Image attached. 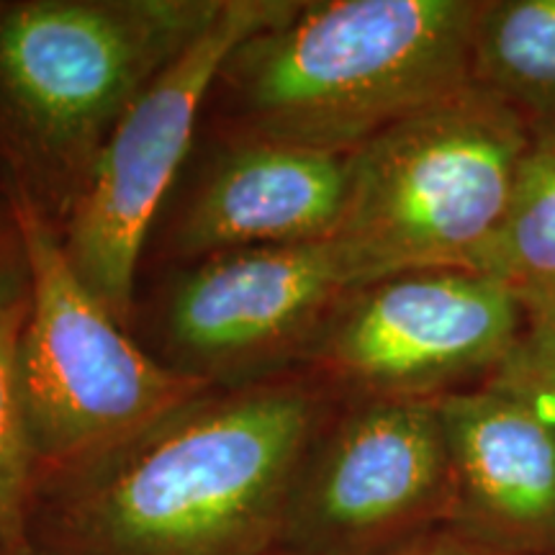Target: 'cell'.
Masks as SVG:
<instances>
[{
    "mask_svg": "<svg viewBox=\"0 0 555 555\" xmlns=\"http://www.w3.org/2000/svg\"><path fill=\"white\" fill-rule=\"evenodd\" d=\"M339 399L296 371L208 388L111 446L41 470L31 555H273L298 461Z\"/></svg>",
    "mask_w": 555,
    "mask_h": 555,
    "instance_id": "obj_1",
    "label": "cell"
},
{
    "mask_svg": "<svg viewBox=\"0 0 555 555\" xmlns=\"http://www.w3.org/2000/svg\"><path fill=\"white\" fill-rule=\"evenodd\" d=\"M481 0H294L208 90V137L350 155L466 90Z\"/></svg>",
    "mask_w": 555,
    "mask_h": 555,
    "instance_id": "obj_2",
    "label": "cell"
},
{
    "mask_svg": "<svg viewBox=\"0 0 555 555\" xmlns=\"http://www.w3.org/2000/svg\"><path fill=\"white\" fill-rule=\"evenodd\" d=\"M224 0H0V191L65 224L137 95Z\"/></svg>",
    "mask_w": 555,
    "mask_h": 555,
    "instance_id": "obj_3",
    "label": "cell"
},
{
    "mask_svg": "<svg viewBox=\"0 0 555 555\" xmlns=\"http://www.w3.org/2000/svg\"><path fill=\"white\" fill-rule=\"evenodd\" d=\"M530 124L470 82L347 155L337 242L373 281L466 268L496 232Z\"/></svg>",
    "mask_w": 555,
    "mask_h": 555,
    "instance_id": "obj_4",
    "label": "cell"
},
{
    "mask_svg": "<svg viewBox=\"0 0 555 555\" xmlns=\"http://www.w3.org/2000/svg\"><path fill=\"white\" fill-rule=\"evenodd\" d=\"M31 298L18 343V386L37 476L121 440L208 391L121 327L65 258L57 229L11 206Z\"/></svg>",
    "mask_w": 555,
    "mask_h": 555,
    "instance_id": "obj_5",
    "label": "cell"
},
{
    "mask_svg": "<svg viewBox=\"0 0 555 555\" xmlns=\"http://www.w3.org/2000/svg\"><path fill=\"white\" fill-rule=\"evenodd\" d=\"M291 5L294 0H224L214 24L137 95L95 157L57 234L75 275L121 327L137 317L150 232L196 150L219 67Z\"/></svg>",
    "mask_w": 555,
    "mask_h": 555,
    "instance_id": "obj_6",
    "label": "cell"
},
{
    "mask_svg": "<svg viewBox=\"0 0 555 555\" xmlns=\"http://www.w3.org/2000/svg\"><path fill=\"white\" fill-rule=\"evenodd\" d=\"M519 322V294L496 278L409 270L352 291L298 367L339 401H433L494 376Z\"/></svg>",
    "mask_w": 555,
    "mask_h": 555,
    "instance_id": "obj_7",
    "label": "cell"
},
{
    "mask_svg": "<svg viewBox=\"0 0 555 555\" xmlns=\"http://www.w3.org/2000/svg\"><path fill=\"white\" fill-rule=\"evenodd\" d=\"M450 512L435 399L339 401L298 461L278 553L391 555L448 530Z\"/></svg>",
    "mask_w": 555,
    "mask_h": 555,
    "instance_id": "obj_8",
    "label": "cell"
},
{
    "mask_svg": "<svg viewBox=\"0 0 555 555\" xmlns=\"http://www.w3.org/2000/svg\"><path fill=\"white\" fill-rule=\"evenodd\" d=\"M371 278L343 242L258 247L172 270L152 317L172 371L232 388L296 371L324 322Z\"/></svg>",
    "mask_w": 555,
    "mask_h": 555,
    "instance_id": "obj_9",
    "label": "cell"
},
{
    "mask_svg": "<svg viewBox=\"0 0 555 555\" xmlns=\"http://www.w3.org/2000/svg\"><path fill=\"white\" fill-rule=\"evenodd\" d=\"M345 196L347 155L206 137L165 201L144 258L180 270L240 249L332 240Z\"/></svg>",
    "mask_w": 555,
    "mask_h": 555,
    "instance_id": "obj_10",
    "label": "cell"
},
{
    "mask_svg": "<svg viewBox=\"0 0 555 555\" xmlns=\"http://www.w3.org/2000/svg\"><path fill=\"white\" fill-rule=\"evenodd\" d=\"M435 404L453 476L448 530L504 555H555V429L491 386Z\"/></svg>",
    "mask_w": 555,
    "mask_h": 555,
    "instance_id": "obj_11",
    "label": "cell"
},
{
    "mask_svg": "<svg viewBox=\"0 0 555 555\" xmlns=\"http://www.w3.org/2000/svg\"><path fill=\"white\" fill-rule=\"evenodd\" d=\"M470 80L535 127H555V0H481Z\"/></svg>",
    "mask_w": 555,
    "mask_h": 555,
    "instance_id": "obj_12",
    "label": "cell"
},
{
    "mask_svg": "<svg viewBox=\"0 0 555 555\" xmlns=\"http://www.w3.org/2000/svg\"><path fill=\"white\" fill-rule=\"evenodd\" d=\"M470 270L517 294L555 281V127L532 129L504 217Z\"/></svg>",
    "mask_w": 555,
    "mask_h": 555,
    "instance_id": "obj_13",
    "label": "cell"
},
{
    "mask_svg": "<svg viewBox=\"0 0 555 555\" xmlns=\"http://www.w3.org/2000/svg\"><path fill=\"white\" fill-rule=\"evenodd\" d=\"M26 255L0 266V555H29L26 522L37 461L18 386V343L29 314Z\"/></svg>",
    "mask_w": 555,
    "mask_h": 555,
    "instance_id": "obj_14",
    "label": "cell"
},
{
    "mask_svg": "<svg viewBox=\"0 0 555 555\" xmlns=\"http://www.w3.org/2000/svg\"><path fill=\"white\" fill-rule=\"evenodd\" d=\"M522 322L512 350L483 386L509 393L555 429V281L519 294Z\"/></svg>",
    "mask_w": 555,
    "mask_h": 555,
    "instance_id": "obj_15",
    "label": "cell"
},
{
    "mask_svg": "<svg viewBox=\"0 0 555 555\" xmlns=\"http://www.w3.org/2000/svg\"><path fill=\"white\" fill-rule=\"evenodd\" d=\"M273 555H286V553H273ZM391 555H504L496 551H489V547L474 543V540L457 535L453 530H440L435 535H429L420 543L404 547V551H397Z\"/></svg>",
    "mask_w": 555,
    "mask_h": 555,
    "instance_id": "obj_16",
    "label": "cell"
},
{
    "mask_svg": "<svg viewBox=\"0 0 555 555\" xmlns=\"http://www.w3.org/2000/svg\"><path fill=\"white\" fill-rule=\"evenodd\" d=\"M21 253H24V245H21L16 217H13L9 198H5L3 191H0V266L13 260Z\"/></svg>",
    "mask_w": 555,
    "mask_h": 555,
    "instance_id": "obj_17",
    "label": "cell"
},
{
    "mask_svg": "<svg viewBox=\"0 0 555 555\" xmlns=\"http://www.w3.org/2000/svg\"><path fill=\"white\" fill-rule=\"evenodd\" d=\"M29 555H31V553H29Z\"/></svg>",
    "mask_w": 555,
    "mask_h": 555,
    "instance_id": "obj_18",
    "label": "cell"
}]
</instances>
